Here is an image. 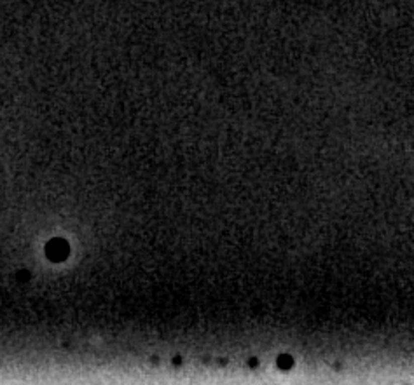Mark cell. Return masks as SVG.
<instances>
[{
  "label": "cell",
  "instance_id": "obj_1",
  "mask_svg": "<svg viewBox=\"0 0 414 385\" xmlns=\"http://www.w3.org/2000/svg\"><path fill=\"white\" fill-rule=\"evenodd\" d=\"M49 256L51 258H54V260H61V258H65L67 256V253H68V246L67 243H63V241H53V243L49 244Z\"/></svg>",
  "mask_w": 414,
  "mask_h": 385
}]
</instances>
